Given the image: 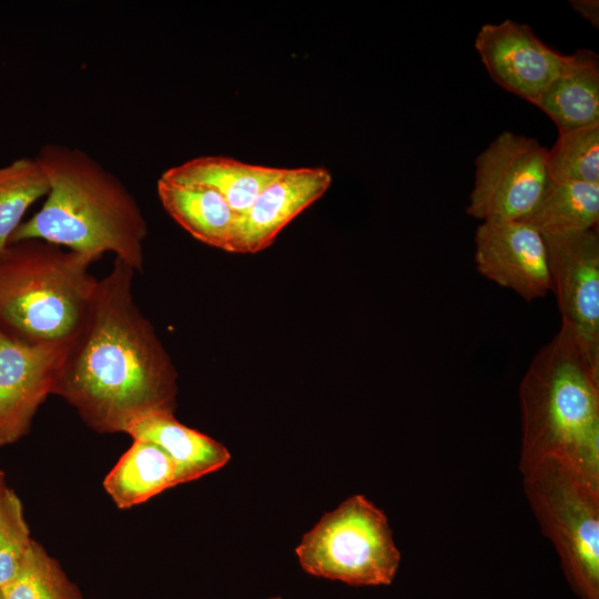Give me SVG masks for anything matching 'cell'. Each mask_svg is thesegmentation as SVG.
I'll list each match as a JSON object with an SVG mask.
<instances>
[{
    "instance_id": "obj_17",
    "label": "cell",
    "mask_w": 599,
    "mask_h": 599,
    "mask_svg": "<svg viewBox=\"0 0 599 599\" xmlns=\"http://www.w3.org/2000/svg\"><path fill=\"white\" fill-rule=\"evenodd\" d=\"M180 485L177 468L158 445L133 439L103 480V487L120 509L141 505Z\"/></svg>"
},
{
    "instance_id": "obj_12",
    "label": "cell",
    "mask_w": 599,
    "mask_h": 599,
    "mask_svg": "<svg viewBox=\"0 0 599 599\" xmlns=\"http://www.w3.org/2000/svg\"><path fill=\"white\" fill-rule=\"evenodd\" d=\"M332 181L323 166L282 169L248 210L237 215L227 252L251 254L271 246L288 223L326 193Z\"/></svg>"
},
{
    "instance_id": "obj_4",
    "label": "cell",
    "mask_w": 599,
    "mask_h": 599,
    "mask_svg": "<svg viewBox=\"0 0 599 599\" xmlns=\"http://www.w3.org/2000/svg\"><path fill=\"white\" fill-rule=\"evenodd\" d=\"M100 257L41 240L0 251V334L27 344L68 342L79 328L98 280Z\"/></svg>"
},
{
    "instance_id": "obj_8",
    "label": "cell",
    "mask_w": 599,
    "mask_h": 599,
    "mask_svg": "<svg viewBox=\"0 0 599 599\" xmlns=\"http://www.w3.org/2000/svg\"><path fill=\"white\" fill-rule=\"evenodd\" d=\"M544 237L561 326L599 363L598 229Z\"/></svg>"
},
{
    "instance_id": "obj_10",
    "label": "cell",
    "mask_w": 599,
    "mask_h": 599,
    "mask_svg": "<svg viewBox=\"0 0 599 599\" xmlns=\"http://www.w3.org/2000/svg\"><path fill=\"white\" fill-rule=\"evenodd\" d=\"M69 341L27 344L0 334V447L29 432L38 408L52 394Z\"/></svg>"
},
{
    "instance_id": "obj_16",
    "label": "cell",
    "mask_w": 599,
    "mask_h": 599,
    "mask_svg": "<svg viewBox=\"0 0 599 599\" xmlns=\"http://www.w3.org/2000/svg\"><path fill=\"white\" fill-rule=\"evenodd\" d=\"M281 172V167L250 164L221 155H204L167 169L161 177L211 187L240 215L248 210Z\"/></svg>"
},
{
    "instance_id": "obj_14",
    "label": "cell",
    "mask_w": 599,
    "mask_h": 599,
    "mask_svg": "<svg viewBox=\"0 0 599 599\" xmlns=\"http://www.w3.org/2000/svg\"><path fill=\"white\" fill-rule=\"evenodd\" d=\"M156 192L164 211L191 236L227 252L237 214L220 193L161 176Z\"/></svg>"
},
{
    "instance_id": "obj_19",
    "label": "cell",
    "mask_w": 599,
    "mask_h": 599,
    "mask_svg": "<svg viewBox=\"0 0 599 599\" xmlns=\"http://www.w3.org/2000/svg\"><path fill=\"white\" fill-rule=\"evenodd\" d=\"M50 183L37 158H19L0 167V251L22 223L38 199L48 194Z\"/></svg>"
},
{
    "instance_id": "obj_24",
    "label": "cell",
    "mask_w": 599,
    "mask_h": 599,
    "mask_svg": "<svg viewBox=\"0 0 599 599\" xmlns=\"http://www.w3.org/2000/svg\"><path fill=\"white\" fill-rule=\"evenodd\" d=\"M7 484L4 479V474L0 470V498L2 496L3 490L6 489Z\"/></svg>"
},
{
    "instance_id": "obj_25",
    "label": "cell",
    "mask_w": 599,
    "mask_h": 599,
    "mask_svg": "<svg viewBox=\"0 0 599 599\" xmlns=\"http://www.w3.org/2000/svg\"><path fill=\"white\" fill-rule=\"evenodd\" d=\"M0 599H4L2 589L0 588Z\"/></svg>"
},
{
    "instance_id": "obj_3",
    "label": "cell",
    "mask_w": 599,
    "mask_h": 599,
    "mask_svg": "<svg viewBox=\"0 0 599 599\" xmlns=\"http://www.w3.org/2000/svg\"><path fill=\"white\" fill-rule=\"evenodd\" d=\"M519 399L521 475L551 459L599 489V363L564 326L532 358Z\"/></svg>"
},
{
    "instance_id": "obj_5",
    "label": "cell",
    "mask_w": 599,
    "mask_h": 599,
    "mask_svg": "<svg viewBox=\"0 0 599 599\" xmlns=\"http://www.w3.org/2000/svg\"><path fill=\"white\" fill-rule=\"evenodd\" d=\"M524 491L579 599H599V489L547 459L522 474Z\"/></svg>"
},
{
    "instance_id": "obj_23",
    "label": "cell",
    "mask_w": 599,
    "mask_h": 599,
    "mask_svg": "<svg viewBox=\"0 0 599 599\" xmlns=\"http://www.w3.org/2000/svg\"><path fill=\"white\" fill-rule=\"evenodd\" d=\"M572 9L596 29L599 28V1L598 0H570Z\"/></svg>"
},
{
    "instance_id": "obj_15",
    "label": "cell",
    "mask_w": 599,
    "mask_h": 599,
    "mask_svg": "<svg viewBox=\"0 0 599 599\" xmlns=\"http://www.w3.org/2000/svg\"><path fill=\"white\" fill-rule=\"evenodd\" d=\"M161 447L177 468L180 484L199 479L225 466L227 448L217 440L180 423L174 414H153L133 424L126 433Z\"/></svg>"
},
{
    "instance_id": "obj_20",
    "label": "cell",
    "mask_w": 599,
    "mask_h": 599,
    "mask_svg": "<svg viewBox=\"0 0 599 599\" xmlns=\"http://www.w3.org/2000/svg\"><path fill=\"white\" fill-rule=\"evenodd\" d=\"M1 589L4 599H83L59 562L33 539L17 572Z\"/></svg>"
},
{
    "instance_id": "obj_7",
    "label": "cell",
    "mask_w": 599,
    "mask_h": 599,
    "mask_svg": "<svg viewBox=\"0 0 599 599\" xmlns=\"http://www.w3.org/2000/svg\"><path fill=\"white\" fill-rule=\"evenodd\" d=\"M547 148L505 131L477 156L467 213L481 222L521 221L550 183Z\"/></svg>"
},
{
    "instance_id": "obj_6",
    "label": "cell",
    "mask_w": 599,
    "mask_h": 599,
    "mask_svg": "<svg viewBox=\"0 0 599 599\" xmlns=\"http://www.w3.org/2000/svg\"><path fill=\"white\" fill-rule=\"evenodd\" d=\"M295 554L309 575L349 586H388L400 552L384 511L353 495L307 531Z\"/></svg>"
},
{
    "instance_id": "obj_13",
    "label": "cell",
    "mask_w": 599,
    "mask_h": 599,
    "mask_svg": "<svg viewBox=\"0 0 599 599\" xmlns=\"http://www.w3.org/2000/svg\"><path fill=\"white\" fill-rule=\"evenodd\" d=\"M536 106L552 120L558 132L599 122L598 54L590 49L569 54Z\"/></svg>"
},
{
    "instance_id": "obj_21",
    "label": "cell",
    "mask_w": 599,
    "mask_h": 599,
    "mask_svg": "<svg viewBox=\"0 0 599 599\" xmlns=\"http://www.w3.org/2000/svg\"><path fill=\"white\" fill-rule=\"evenodd\" d=\"M547 169L554 182L599 184V122L559 132Z\"/></svg>"
},
{
    "instance_id": "obj_2",
    "label": "cell",
    "mask_w": 599,
    "mask_h": 599,
    "mask_svg": "<svg viewBox=\"0 0 599 599\" xmlns=\"http://www.w3.org/2000/svg\"><path fill=\"white\" fill-rule=\"evenodd\" d=\"M35 158L50 189L41 209L17 227L9 243L41 240L98 257L110 252L142 272L148 223L124 183L79 148L47 143Z\"/></svg>"
},
{
    "instance_id": "obj_22",
    "label": "cell",
    "mask_w": 599,
    "mask_h": 599,
    "mask_svg": "<svg viewBox=\"0 0 599 599\" xmlns=\"http://www.w3.org/2000/svg\"><path fill=\"white\" fill-rule=\"evenodd\" d=\"M31 541L22 502L7 486L0 498V588L12 579Z\"/></svg>"
},
{
    "instance_id": "obj_11",
    "label": "cell",
    "mask_w": 599,
    "mask_h": 599,
    "mask_svg": "<svg viewBox=\"0 0 599 599\" xmlns=\"http://www.w3.org/2000/svg\"><path fill=\"white\" fill-rule=\"evenodd\" d=\"M477 271L526 301L551 291L545 237L522 221L481 222L475 233Z\"/></svg>"
},
{
    "instance_id": "obj_26",
    "label": "cell",
    "mask_w": 599,
    "mask_h": 599,
    "mask_svg": "<svg viewBox=\"0 0 599 599\" xmlns=\"http://www.w3.org/2000/svg\"><path fill=\"white\" fill-rule=\"evenodd\" d=\"M268 599H282L281 597H272V598H268Z\"/></svg>"
},
{
    "instance_id": "obj_18",
    "label": "cell",
    "mask_w": 599,
    "mask_h": 599,
    "mask_svg": "<svg viewBox=\"0 0 599 599\" xmlns=\"http://www.w3.org/2000/svg\"><path fill=\"white\" fill-rule=\"evenodd\" d=\"M521 221L544 236L598 229L599 184L550 181L536 207Z\"/></svg>"
},
{
    "instance_id": "obj_1",
    "label": "cell",
    "mask_w": 599,
    "mask_h": 599,
    "mask_svg": "<svg viewBox=\"0 0 599 599\" xmlns=\"http://www.w3.org/2000/svg\"><path fill=\"white\" fill-rule=\"evenodd\" d=\"M135 273L115 258L98 280L52 387L100 434H125L142 418L176 407L177 373L134 301Z\"/></svg>"
},
{
    "instance_id": "obj_9",
    "label": "cell",
    "mask_w": 599,
    "mask_h": 599,
    "mask_svg": "<svg viewBox=\"0 0 599 599\" xmlns=\"http://www.w3.org/2000/svg\"><path fill=\"white\" fill-rule=\"evenodd\" d=\"M475 49L499 87L534 105L568 57L544 43L529 26L510 19L484 24Z\"/></svg>"
}]
</instances>
